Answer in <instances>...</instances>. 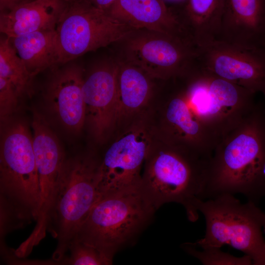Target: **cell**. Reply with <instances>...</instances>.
I'll use <instances>...</instances> for the list:
<instances>
[{
  "mask_svg": "<svg viewBox=\"0 0 265 265\" xmlns=\"http://www.w3.org/2000/svg\"><path fill=\"white\" fill-rule=\"evenodd\" d=\"M1 131L0 219L18 228L37 220L40 191L32 135L22 121L10 119Z\"/></svg>",
  "mask_w": 265,
  "mask_h": 265,
  "instance_id": "cell-1",
  "label": "cell"
},
{
  "mask_svg": "<svg viewBox=\"0 0 265 265\" xmlns=\"http://www.w3.org/2000/svg\"><path fill=\"white\" fill-rule=\"evenodd\" d=\"M156 211L140 185L99 197L74 238L113 262L116 254L136 243Z\"/></svg>",
  "mask_w": 265,
  "mask_h": 265,
  "instance_id": "cell-2",
  "label": "cell"
},
{
  "mask_svg": "<svg viewBox=\"0 0 265 265\" xmlns=\"http://www.w3.org/2000/svg\"><path fill=\"white\" fill-rule=\"evenodd\" d=\"M99 159L92 154L66 158L49 219L48 232L57 240L52 256L61 263L99 197Z\"/></svg>",
  "mask_w": 265,
  "mask_h": 265,
  "instance_id": "cell-3",
  "label": "cell"
},
{
  "mask_svg": "<svg viewBox=\"0 0 265 265\" xmlns=\"http://www.w3.org/2000/svg\"><path fill=\"white\" fill-rule=\"evenodd\" d=\"M141 187L154 208L176 203L192 222L199 218V202L206 199L209 165L166 149L151 148L144 162Z\"/></svg>",
  "mask_w": 265,
  "mask_h": 265,
  "instance_id": "cell-4",
  "label": "cell"
},
{
  "mask_svg": "<svg viewBox=\"0 0 265 265\" xmlns=\"http://www.w3.org/2000/svg\"><path fill=\"white\" fill-rule=\"evenodd\" d=\"M197 209L205 217L206 232L193 245L204 248L229 244L249 256L253 265H265V212L258 205L242 203L227 193L201 201Z\"/></svg>",
  "mask_w": 265,
  "mask_h": 265,
  "instance_id": "cell-5",
  "label": "cell"
},
{
  "mask_svg": "<svg viewBox=\"0 0 265 265\" xmlns=\"http://www.w3.org/2000/svg\"><path fill=\"white\" fill-rule=\"evenodd\" d=\"M254 120L248 133L233 139L209 166L206 199L241 194L258 205L265 197L262 168L265 160V123Z\"/></svg>",
  "mask_w": 265,
  "mask_h": 265,
  "instance_id": "cell-6",
  "label": "cell"
},
{
  "mask_svg": "<svg viewBox=\"0 0 265 265\" xmlns=\"http://www.w3.org/2000/svg\"><path fill=\"white\" fill-rule=\"evenodd\" d=\"M133 30L90 0H73L66 5L55 28L58 63L121 41Z\"/></svg>",
  "mask_w": 265,
  "mask_h": 265,
  "instance_id": "cell-7",
  "label": "cell"
},
{
  "mask_svg": "<svg viewBox=\"0 0 265 265\" xmlns=\"http://www.w3.org/2000/svg\"><path fill=\"white\" fill-rule=\"evenodd\" d=\"M126 60L151 77L167 78L197 68V47L188 39L146 29L123 40Z\"/></svg>",
  "mask_w": 265,
  "mask_h": 265,
  "instance_id": "cell-8",
  "label": "cell"
},
{
  "mask_svg": "<svg viewBox=\"0 0 265 265\" xmlns=\"http://www.w3.org/2000/svg\"><path fill=\"white\" fill-rule=\"evenodd\" d=\"M150 144L148 132L137 126L127 130L110 145L99 158V197L141 184V169L152 148Z\"/></svg>",
  "mask_w": 265,
  "mask_h": 265,
  "instance_id": "cell-9",
  "label": "cell"
},
{
  "mask_svg": "<svg viewBox=\"0 0 265 265\" xmlns=\"http://www.w3.org/2000/svg\"><path fill=\"white\" fill-rule=\"evenodd\" d=\"M197 59L201 71L265 94V48L248 49L216 40L197 48Z\"/></svg>",
  "mask_w": 265,
  "mask_h": 265,
  "instance_id": "cell-10",
  "label": "cell"
},
{
  "mask_svg": "<svg viewBox=\"0 0 265 265\" xmlns=\"http://www.w3.org/2000/svg\"><path fill=\"white\" fill-rule=\"evenodd\" d=\"M32 128L40 202L36 225L28 239L32 243L38 244L48 231L50 212L66 158L56 135L38 113H34Z\"/></svg>",
  "mask_w": 265,
  "mask_h": 265,
  "instance_id": "cell-11",
  "label": "cell"
},
{
  "mask_svg": "<svg viewBox=\"0 0 265 265\" xmlns=\"http://www.w3.org/2000/svg\"><path fill=\"white\" fill-rule=\"evenodd\" d=\"M118 71V63H106L84 79L85 124L99 142L105 140L116 123Z\"/></svg>",
  "mask_w": 265,
  "mask_h": 265,
  "instance_id": "cell-12",
  "label": "cell"
},
{
  "mask_svg": "<svg viewBox=\"0 0 265 265\" xmlns=\"http://www.w3.org/2000/svg\"><path fill=\"white\" fill-rule=\"evenodd\" d=\"M83 80L79 66H67L53 76L44 97L50 113L65 130L75 134L85 124Z\"/></svg>",
  "mask_w": 265,
  "mask_h": 265,
  "instance_id": "cell-13",
  "label": "cell"
},
{
  "mask_svg": "<svg viewBox=\"0 0 265 265\" xmlns=\"http://www.w3.org/2000/svg\"><path fill=\"white\" fill-rule=\"evenodd\" d=\"M217 40L248 49L265 48V0H225Z\"/></svg>",
  "mask_w": 265,
  "mask_h": 265,
  "instance_id": "cell-14",
  "label": "cell"
},
{
  "mask_svg": "<svg viewBox=\"0 0 265 265\" xmlns=\"http://www.w3.org/2000/svg\"><path fill=\"white\" fill-rule=\"evenodd\" d=\"M106 11L133 29H146L188 38L177 15L163 0H118Z\"/></svg>",
  "mask_w": 265,
  "mask_h": 265,
  "instance_id": "cell-15",
  "label": "cell"
},
{
  "mask_svg": "<svg viewBox=\"0 0 265 265\" xmlns=\"http://www.w3.org/2000/svg\"><path fill=\"white\" fill-rule=\"evenodd\" d=\"M66 6L64 0L23 1L0 13V31L10 38L37 31L55 29Z\"/></svg>",
  "mask_w": 265,
  "mask_h": 265,
  "instance_id": "cell-16",
  "label": "cell"
},
{
  "mask_svg": "<svg viewBox=\"0 0 265 265\" xmlns=\"http://www.w3.org/2000/svg\"><path fill=\"white\" fill-rule=\"evenodd\" d=\"M225 0H187L181 16H177L186 33L197 48L217 40Z\"/></svg>",
  "mask_w": 265,
  "mask_h": 265,
  "instance_id": "cell-17",
  "label": "cell"
},
{
  "mask_svg": "<svg viewBox=\"0 0 265 265\" xmlns=\"http://www.w3.org/2000/svg\"><path fill=\"white\" fill-rule=\"evenodd\" d=\"M150 78L132 63L118 62L116 122L138 112L148 103L152 92Z\"/></svg>",
  "mask_w": 265,
  "mask_h": 265,
  "instance_id": "cell-18",
  "label": "cell"
},
{
  "mask_svg": "<svg viewBox=\"0 0 265 265\" xmlns=\"http://www.w3.org/2000/svg\"><path fill=\"white\" fill-rule=\"evenodd\" d=\"M9 39L33 76L58 63L55 29L34 31Z\"/></svg>",
  "mask_w": 265,
  "mask_h": 265,
  "instance_id": "cell-19",
  "label": "cell"
},
{
  "mask_svg": "<svg viewBox=\"0 0 265 265\" xmlns=\"http://www.w3.org/2000/svg\"><path fill=\"white\" fill-rule=\"evenodd\" d=\"M205 85L192 95L191 104L200 115L215 114L223 107L236 104L246 88L205 73Z\"/></svg>",
  "mask_w": 265,
  "mask_h": 265,
  "instance_id": "cell-20",
  "label": "cell"
},
{
  "mask_svg": "<svg viewBox=\"0 0 265 265\" xmlns=\"http://www.w3.org/2000/svg\"><path fill=\"white\" fill-rule=\"evenodd\" d=\"M33 76L18 55L9 38L0 42V77L9 81L21 100L30 93Z\"/></svg>",
  "mask_w": 265,
  "mask_h": 265,
  "instance_id": "cell-21",
  "label": "cell"
},
{
  "mask_svg": "<svg viewBox=\"0 0 265 265\" xmlns=\"http://www.w3.org/2000/svg\"><path fill=\"white\" fill-rule=\"evenodd\" d=\"M187 254L197 259L204 265H253L251 258L248 255L236 257L223 251L221 248L210 247L198 249L191 243L181 245Z\"/></svg>",
  "mask_w": 265,
  "mask_h": 265,
  "instance_id": "cell-22",
  "label": "cell"
},
{
  "mask_svg": "<svg viewBox=\"0 0 265 265\" xmlns=\"http://www.w3.org/2000/svg\"><path fill=\"white\" fill-rule=\"evenodd\" d=\"M168 122L188 136L196 135L199 132V124L194 120L186 103L176 98L169 103L166 111Z\"/></svg>",
  "mask_w": 265,
  "mask_h": 265,
  "instance_id": "cell-23",
  "label": "cell"
},
{
  "mask_svg": "<svg viewBox=\"0 0 265 265\" xmlns=\"http://www.w3.org/2000/svg\"><path fill=\"white\" fill-rule=\"evenodd\" d=\"M68 250L70 256L61 263L72 265H110L113 262L94 247L74 238Z\"/></svg>",
  "mask_w": 265,
  "mask_h": 265,
  "instance_id": "cell-24",
  "label": "cell"
},
{
  "mask_svg": "<svg viewBox=\"0 0 265 265\" xmlns=\"http://www.w3.org/2000/svg\"><path fill=\"white\" fill-rule=\"evenodd\" d=\"M23 1V0H0L1 12L5 11L6 10L8 11Z\"/></svg>",
  "mask_w": 265,
  "mask_h": 265,
  "instance_id": "cell-25",
  "label": "cell"
},
{
  "mask_svg": "<svg viewBox=\"0 0 265 265\" xmlns=\"http://www.w3.org/2000/svg\"><path fill=\"white\" fill-rule=\"evenodd\" d=\"M118 0H90V1L97 7L107 10Z\"/></svg>",
  "mask_w": 265,
  "mask_h": 265,
  "instance_id": "cell-26",
  "label": "cell"
},
{
  "mask_svg": "<svg viewBox=\"0 0 265 265\" xmlns=\"http://www.w3.org/2000/svg\"><path fill=\"white\" fill-rule=\"evenodd\" d=\"M262 175L264 181L265 182V160L262 168Z\"/></svg>",
  "mask_w": 265,
  "mask_h": 265,
  "instance_id": "cell-27",
  "label": "cell"
},
{
  "mask_svg": "<svg viewBox=\"0 0 265 265\" xmlns=\"http://www.w3.org/2000/svg\"></svg>",
  "mask_w": 265,
  "mask_h": 265,
  "instance_id": "cell-28",
  "label": "cell"
}]
</instances>
